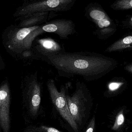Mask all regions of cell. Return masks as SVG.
<instances>
[{"mask_svg": "<svg viewBox=\"0 0 132 132\" xmlns=\"http://www.w3.org/2000/svg\"><path fill=\"white\" fill-rule=\"evenodd\" d=\"M46 62L56 70L59 76L70 78L80 76L87 81L102 77L118 66L113 58L88 52H65L50 56H42L39 59Z\"/></svg>", "mask_w": 132, "mask_h": 132, "instance_id": "1", "label": "cell"}, {"mask_svg": "<svg viewBox=\"0 0 132 132\" xmlns=\"http://www.w3.org/2000/svg\"><path fill=\"white\" fill-rule=\"evenodd\" d=\"M66 98L71 115L79 130L82 129L90 117L92 107L91 95L84 83L77 82L75 91L69 95L67 88Z\"/></svg>", "mask_w": 132, "mask_h": 132, "instance_id": "2", "label": "cell"}, {"mask_svg": "<svg viewBox=\"0 0 132 132\" xmlns=\"http://www.w3.org/2000/svg\"><path fill=\"white\" fill-rule=\"evenodd\" d=\"M77 0H35L24 3L15 12L14 16L18 20L26 16L37 14L50 12L58 13L69 11Z\"/></svg>", "mask_w": 132, "mask_h": 132, "instance_id": "3", "label": "cell"}, {"mask_svg": "<svg viewBox=\"0 0 132 132\" xmlns=\"http://www.w3.org/2000/svg\"><path fill=\"white\" fill-rule=\"evenodd\" d=\"M39 26L21 28L11 26L7 28L2 36L5 49L12 55H22L24 52L31 50L33 43L30 34Z\"/></svg>", "mask_w": 132, "mask_h": 132, "instance_id": "4", "label": "cell"}, {"mask_svg": "<svg viewBox=\"0 0 132 132\" xmlns=\"http://www.w3.org/2000/svg\"><path fill=\"white\" fill-rule=\"evenodd\" d=\"M85 15L95 24L96 29L94 34L100 39L108 38L117 30V26L114 21L98 3L88 4L85 8Z\"/></svg>", "mask_w": 132, "mask_h": 132, "instance_id": "5", "label": "cell"}, {"mask_svg": "<svg viewBox=\"0 0 132 132\" xmlns=\"http://www.w3.org/2000/svg\"><path fill=\"white\" fill-rule=\"evenodd\" d=\"M42 91V85L38 80L37 72L26 78L22 91L23 104L29 116L34 119L38 116Z\"/></svg>", "mask_w": 132, "mask_h": 132, "instance_id": "6", "label": "cell"}, {"mask_svg": "<svg viewBox=\"0 0 132 132\" xmlns=\"http://www.w3.org/2000/svg\"><path fill=\"white\" fill-rule=\"evenodd\" d=\"M52 102L62 118L67 121L75 132H80L79 128L71 115L66 98L67 88L62 85L60 91L56 88L54 80L48 79L46 83Z\"/></svg>", "mask_w": 132, "mask_h": 132, "instance_id": "7", "label": "cell"}, {"mask_svg": "<svg viewBox=\"0 0 132 132\" xmlns=\"http://www.w3.org/2000/svg\"><path fill=\"white\" fill-rule=\"evenodd\" d=\"M76 32V25L73 21L62 19L47 22L39 26L33 32L36 37L43 33H48L58 35L61 39L66 40Z\"/></svg>", "mask_w": 132, "mask_h": 132, "instance_id": "8", "label": "cell"}, {"mask_svg": "<svg viewBox=\"0 0 132 132\" xmlns=\"http://www.w3.org/2000/svg\"><path fill=\"white\" fill-rule=\"evenodd\" d=\"M31 50L34 59H39L42 56H50L65 52L63 45L51 38L36 40Z\"/></svg>", "mask_w": 132, "mask_h": 132, "instance_id": "9", "label": "cell"}, {"mask_svg": "<svg viewBox=\"0 0 132 132\" xmlns=\"http://www.w3.org/2000/svg\"><path fill=\"white\" fill-rule=\"evenodd\" d=\"M11 94L7 81L0 86V126L3 132H9L10 129V107Z\"/></svg>", "mask_w": 132, "mask_h": 132, "instance_id": "10", "label": "cell"}, {"mask_svg": "<svg viewBox=\"0 0 132 132\" xmlns=\"http://www.w3.org/2000/svg\"><path fill=\"white\" fill-rule=\"evenodd\" d=\"M54 12H44L33 14L20 19L21 20L18 26L21 28L33 27L43 25L48 22L50 19L56 16Z\"/></svg>", "mask_w": 132, "mask_h": 132, "instance_id": "11", "label": "cell"}, {"mask_svg": "<svg viewBox=\"0 0 132 132\" xmlns=\"http://www.w3.org/2000/svg\"><path fill=\"white\" fill-rule=\"evenodd\" d=\"M132 50V33L126 34L113 43L106 50V52H123Z\"/></svg>", "mask_w": 132, "mask_h": 132, "instance_id": "12", "label": "cell"}, {"mask_svg": "<svg viewBox=\"0 0 132 132\" xmlns=\"http://www.w3.org/2000/svg\"><path fill=\"white\" fill-rule=\"evenodd\" d=\"M115 11H125L132 9V0H118L111 5Z\"/></svg>", "mask_w": 132, "mask_h": 132, "instance_id": "13", "label": "cell"}, {"mask_svg": "<svg viewBox=\"0 0 132 132\" xmlns=\"http://www.w3.org/2000/svg\"><path fill=\"white\" fill-rule=\"evenodd\" d=\"M125 84L124 78L121 80H115L111 81L108 84V90L111 92L116 91L120 89L122 86Z\"/></svg>", "mask_w": 132, "mask_h": 132, "instance_id": "14", "label": "cell"}, {"mask_svg": "<svg viewBox=\"0 0 132 132\" xmlns=\"http://www.w3.org/2000/svg\"><path fill=\"white\" fill-rule=\"evenodd\" d=\"M125 116L123 114V111L122 110L119 112L116 118L115 122L114 124L112 127V129L113 130H116L118 129L124 124L125 122Z\"/></svg>", "mask_w": 132, "mask_h": 132, "instance_id": "15", "label": "cell"}, {"mask_svg": "<svg viewBox=\"0 0 132 132\" xmlns=\"http://www.w3.org/2000/svg\"><path fill=\"white\" fill-rule=\"evenodd\" d=\"M121 23L124 28L132 29V14L126 15L124 19L122 21Z\"/></svg>", "mask_w": 132, "mask_h": 132, "instance_id": "16", "label": "cell"}, {"mask_svg": "<svg viewBox=\"0 0 132 132\" xmlns=\"http://www.w3.org/2000/svg\"><path fill=\"white\" fill-rule=\"evenodd\" d=\"M95 126V116H94L91 119L85 129V132H94Z\"/></svg>", "mask_w": 132, "mask_h": 132, "instance_id": "17", "label": "cell"}, {"mask_svg": "<svg viewBox=\"0 0 132 132\" xmlns=\"http://www.w3.org/2000/svg\"><path fill=\"white\" fill-rule=\"evenodd\" d=\"M124 69L127 72L132 74V63L126 65Z\"/></svg>", "mask_w": 132, "mask_h": 132, "instance_id": "18", "label": "cell"}, {"mask_svg": "<svg viewBox=\"0 0 132 132\" xmlns=\"http://www.w3.org/2000/svg\"><path fill=\"white\" fill-rule=\"evenodd\" d=\"M5 64L3 59L0 55V69H2L4 68Z\"/></svg>", "mask_w": 132, "mask_h": 132, "instance_id": "19", "label": "cell"}]
</instances>
